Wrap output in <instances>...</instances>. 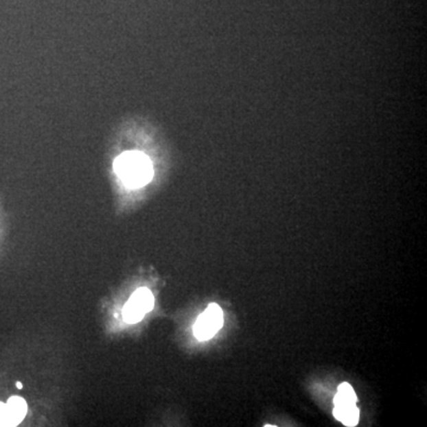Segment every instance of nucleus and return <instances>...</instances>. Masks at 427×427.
<instances>
[{
  "label": "nucleus",
  "instance_id": "1",
  "mask_svg": "<svg viewBox=\"0 0 427 427\" xmlns=\"http://www.w3.org/2000/svg\"><path fill=\"white\" fill-rule=\"evenodd\" d=\"M114 169L127 187H141L151 182L153 166L148 156L139 151H127L114 161Z\"/></svg>",
  "mask_w": 427,
  "mask_h": 427
},
{
  "label": "nucleus",
  "instance_id": "2",
  "mask_svg": "<svg viewBox=\"0 0 427 427\" xmlns=\"http://www.w3.org/2000/svg\"><path fill=\"white\" fill-rule=\"evenodd\" d=\"M153 305L154 297L152 292L148 288H138L127 301L122 311V316L127 323L135 324L140 322L145 314L152 310Z\"/></svg>",
  "mask_w": 427,
  "mask_h": 427
},
{
  "label": "nucleus",
  "instance_id": "3",
  "mask_svg": "<svg viewBox=\"0 0 427 427\" xmlns=\"http://www.w3.org/2000/svg\"><path fill=\"white\" fill-rule=\"evenodd\" d=\"M222 309L218 304H210L205 312L200 314L194 325V334L197 340L207 341L216 335V332L222 327Z\"/></svg>",
  "mask_w": 427,
  "mask_h": 427
},
{
  "label": "nucleus",
  "instance_id": "4",
  "mask_svg": "<svg viewBox=\"0 0 427 427\" xmlns=\"http://www.w3.org/2000/svg\"><path fill=\"white\" fill-rule=\"evenodd\" d=\"M6 407V426H17L25 418L27 412V405L23 397H10L5 404Z\"/></svg>",
  "mask_w": 427,
  "mask_h": 427
},
{
  "label": "nucleus",
  "instance_id": "5",
  "mask_svg": "<svg viewBox=\"0 0 427 427\" xmlns=\"http://www.w3.org/2000/svg\"><path fill=\"white\" fill-rule=\"evenodd\" d=\"M334 414H335V418L337 420H340L341 423L345 424L347 426L358 425L360 413H358L356 404H338V405H335Z\"/></svg>",
  "mask_w": 427,
  "mask_h": 427
},
{
  "label": "nucleus",
  "instance_id": "6",
  "mask_svg": "<svg viewBox=\"0 0 427 427\" xmlns=\"http://www.w3.org/2000/svg\"><path fill=\"white\" fill-rule=\"evenodd\" d=\"M358 397L354 392L353 388L349 384H342L338 387V392L336 394L335 405L338 404H356Z\"/></svg>",
  "mask_w": 427,
  "mask_h": 427
},
{
  "label": "nucleus",
  "instance_id": "7",
  "mask_svg": "<svg viewBox=\"0 0 427 427\" xmlns=\"http://www.w3.org/2000/svg\"><path fill=\"white\" fill-rule=\"evenodd\" d=\"M0 426H6V407L0 402Z\"/></svg>",
  "mask_w": 427,
  "mask_h": 427
},
{
  "label": "nucleus",
  "instance_id": "8",
  "mask_svg": "<svg viewBox=\"0 0 427 427\" xmlns=\"http://www.w3.org/2000/svg\"><path fill=\"white\" fill-rule=\"evenodd\" d=\"M18 388H22V384H17Z\"/></svg>",
  "mask_w": 427,
  "mask_h": 427
}]
</instances>
